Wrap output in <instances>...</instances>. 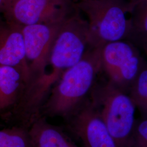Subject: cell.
Instances as JSON below:
<instances>
[{
  "label": "cell",
  "mask_w": 147,
  "mask_h": 147,
  "mask_svg": "<svg viewBox=\"0 0 147 147\" xmlns=\"http://www.w3.org/2000/svg\"><path fill=\"white\" fill-rule=\"evenodd\" d=\"M25 87L24 79L18 70L0 65V113L14 110Z\"/></svg>",
  "instance_id": "30bf717a"
},
{
  "label": "cell",
  "mask_w": 147,
  "mask_h": 147,
  "mask_svg": "<svg viewBox=\"0 0 147 147\" xmlns=\"http://www.w3.org/2000/svg\"><path fill=\"white\" fill-rule=\"evenodd\" d=\"M0 65L16 69L22 74L26 86L29 84L31 74L20 27L1 20Z\"/></svg>",
  "instance_id": "9c48e42d"
},
{
  "label": "cell",
  "mask_w": 147,
  "mask_h": 147,
  "mask_svg": "<svg viewBox=\"0 0 147 147\" xmlns=\"http://www.w3.org/2000/svg\"><path fill=\"white\" fill-rule=\"evenodd\" d=\"M127 94L131 98L136 108L142 115L147 117V63H144L134 80Z\"/></svg>",
  "instance_id": "4fadbf2b"
},
{
  "label": "cell",
  "mask_w": 147,
  "mask_h": 147,
  "mask_svg": "<svg viewBox=\"0 0 147 147\" xmlns=\"http://www.w3.org/2000/svg\"><path fill=\"white\" fill-rule=\"evenodd\" d=\"M100 56L108 81L127 93L146 63L138 47L126 40L109 42L100 47Z\"/></svg>",
  "instance_id": "8992f818"
},
{
  "label": "cell",
  "mask_w": 147,
  "mask_h": 147,
  "mask_svg": "<svg viewBox=\"0 0 147 147\" xmlns=\"http://www.w3.org/2000/svg\"><path fill=\"white\" fill-rule=\"evenodd\" d=\"M28 130L32 147H79L59 127L36 118Z\"/></svg>",
  "instance_id": "8fae6325"
},
{
  "label": "cell",
  "mask_w": 147,
  "mask_h": 147,
  "mask_svg": "<svg viewBox=\"0 0 147 147\" xmlns=\"http://www.w3.org/2000/svg\"><path fill=\"white\" fill-rule=\"evenodd\" d=\"M101 71L100 47H89L84 57L67 69L50 90L42 105L45 114L68 117L82 106Z\"/></svg>",
  "instance_id": "7a4b0ae2"
},
{
  "label": "cell",
  "mask_w": 147,
  "mask_h": 147,
  "mask_svg": "<svg viewBox=\"0 0 147 147\" xmlns=\"http://www.w3.org/2000/svg\"><path fill=\"white\" fill-rule=\"evenodd\" d=\"M135 2L125 0H77L76 7L87 18L89 47H100L109 42L126 40L128 15Z\"/></svg>",
  "instance_id": "3957f363"
},
{
  "label": "cell",
  "mask_w": 147,
  "mask_h": 147,
  "mask_svg": "<svg viewBox=\"0 0 147 147\" xmlns=\"http://www.w3.org/2000/svg\"><path fill=\"white\" fill-rule=\"evenodd\" d=\"M128 147H147V117L136 121Z\"/></svg>",
  "instance_id": "9a60e30c"
},
{
  "label": "cell",
  "mask_w": 147,
  "mask_h": 147,
  "mask_svg": "<svg viewBox=\"0 0 147 147\" xmlns=\"http://www.w3.org/2000/svg\"><path fill=\"white\" fill-rule=\"evenodd\" d=\"M125 1H128V2H131V3H134V2H136L137 0H125Z\"/></svg>",
  "instance_id": "ac0fdd59"
},
{
  "label": "cell",
  "mask_w": 147,
  "mask_h": 147,
  "mask_svg": "<svg viewBox=\"0 0 147 147\" xmlns=\"http://www.w3.org/2000/svg\"><path fill=\"white\" fill-rule=\"evenodd\" d=\"M89 47L88 22L78 9L58 31L47 64L50 71L27 85L14 110L33 121L54 85L67 69L79 62Z\"/></svg>",
  "instance_id": "6da1fadb"
},
{
  "label": "cell",
  "mask_w": 147,
  "mask_h": 147,
  "mask_svg": "<svg viewBox=\"0 0 147 147\" xmlns=\"http://www.w3.org/2000/svg\"><path fill=\"white\" fill-rule=\"evenodd\" d=\"M92 102L118 147H128L136 120V107L127 93L108 81L93 88Z\"/></svg>",
  "instance_id": "277c9868"
},
{
  "label": "cell",
  "mask_w": 147,
  "mask_h": 147,
  "mask_svg": "<svg viewBox=\"0 0 147 147\" xmlns=\"http://www.w3.org/2000/svg\"><path fill=\"white\" fill-rule=\"evenodd\" d=\"M7 1L8 0H0V14H2Z\"/></svg>",
  "instance_id": "2e32d148"
},
{
  "label": "cell",
  "mask_w": 147,
  "mask_h": 147,
  "mask_svg": "<svg viewBox=\"0 0 147 147\" xmlns=\"http://www.w3.org/2000/svg\"><path fill=\"white\" fill-rule=\"evenodd\" d=\"M70 128L84 147H118L92 101L73 115Z\"/></svg>",
  "instance_id": "ba28073f"
},
{
  "label": "cell",
  "mask_w": 147,
  "mask_h": 147,
  "mask_svg": "<svg viewBox=\"0 0 147 147\" xmlns=\"http://www.w3.org/2000/svg\"><path fill=\"white\" fill-rule=\"evenodd\" d=\"M141 49L143 50V51L145 52L146 54L147 55V41H146V42L143 44V45H142V47H141Z\"/></svg>",
  "instance_id": "e0dca14e"
},
{
  "label": "cell",
  "mask_w": 147,
  "mask_h": 147,
  "mask_svg": "<svg viewBox=\"0 0 147 147\" xmlns=\"http://www.w3.org/2000/svg\"><path fill=\"white\" fill-rule=\"evenodd\" d=\"M128 40L141 48L147 41V0H137L130 13Z\"/></svg>",
  "instance_id": "7c38bea8"
},
{
  "label": "cell",
  "mask_w": 147,
  "mask_h": 147,
  "mask_svg": "<svg viewBox=\"0 0 147 147\" xmlns=\"http://www.w3.org/2000/svg\"><path fill=\"white\" fill-rule=\"evenodd\" d=\"M64 21L20 27L31 74L29 84L45 72L53 44Z\"/></svg>",
  "instance_id": "52a82bcc"
},
{
  "label": "cell",
  "mask_w": 147,
  "mask_h": 147,
  "mask_svg": "<svg viewBox=\"0 0 147 147\" xmlns=\"http://www.w3.org/2000/svg\"><path fill=\"white\" fill-rule=\"evenodd\" d=\"M0 147H32L28 130L18 126L0 129Z\"/></svg>",
  "instance_id": "5bb4252c"
},
{
  "label": "cell",
  "mask_w": 147,
  "mask_h": 147,
  "mask_svg": "<svg viewBox=\"0 0 147 147\" xmlns=\"http://www.w3.org/2000/svg\"><path fill=\"white\" fill-rule=\"evenodd\" d=\"M78 8L72 0H8L2 14L19 27L62 22Z\"/></svg>",
  "instance_id": "5b68a950"
}]
</instances>
